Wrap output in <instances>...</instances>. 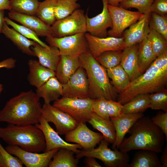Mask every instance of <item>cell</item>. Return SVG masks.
<instances>
[{"label":"cell","mask_w":167,"mask_h":167,"mask_svg":"<svg viewBox=\"0 0 167 167\" xmlns=\"http://www.w3.org/2000/svg\"><path fill=\"white\" fill-rule=\"evenodd\" d=\"M36 92L40 98H43L45 104H50L62 96V84L55 76L53 77L37 88Z\"/></svg>","instance_id":"d4e9b609"},{"label":"cell","mask_w":167,"mask_h":167,"mask_svg":"<svg viewBox=\"0 0 167 167\" xmlns=\"http://www.w3.org/2000/svg\"><path fill=\"white\" fill-rule=\"evenodd\" d=\"M167 83V51L157 57L146 71L131 81L119 93L118 101L122 105L141 94H150L163 88Z\"/></svg>","instance_id":"6da1fadb"},{"label":"cell","mask_w":167,"mask_h":167,"mask_svg":"<svg viewBox=\"0 0 167 167\" xmlns=\"http://www.w3.org/2000/svg\"><path fill=\"white\" fill-rule=\"evenodd\" d=\"M100 143L96 148L79 150L76 154V158L79 160L84 157H92L101 161L106 167H127L130 158L127 152L117 149H110L108 147L109 143L104 139Z\"/></svg>","instance_id":"8992f818"},{"label":"cell","mask_w":167,"mask_h":167,"mask_svg":"<svg viewBox=\"0 0 167 167\" xmlns=\"http://www.w3.org/2000/svg\"><path fill=\"white\" fill-rule=\"evenodd\" d=\"M150 13L144 14L138 21L125 31L122 37L126 47L138 44L147 37L150 30Z\"/></svg>","instance_id":"d6986e66"},{"label":"cell","mask_w":167,"mask_h":167,"mask_svg":"<svg viewBox=\"0 0 167 167\" xmlns=\"http://www.w3.org/2000/svg\"><path fill=\"white\" fill-rule=\"evenodd\" d=\"M40 2L39 0H10V11L35 15Z\"/></svg>","instance_id":"836d02e7"},{"label":"cell","mask_w":167,"mask_h":167,"mask_svg":"<svg viewBox=\"0 0 167 167\" xmlns=\"http://www.w3.org/2000/svg\"><path fill=\"white\" fill-rule=\"evenodd\" d=\"M144 115L143 113H122L118 117L110 118L114 125L116 134L115 140L112 145L113 149H118L125 135L135 123Z\"/></svg>","instance_id":"ffe728a7"},{"label":"cell","mask_w":167,"mask_h":167,"mask_svg":"<svg viewBox=\"0 0 167 167\" xmlns=\"http://www.w3.org/2000/svg\"><path fill=\"white\" fill-rule=\"evenodd\" d=\"M149 108L153 110H161L167 112V90L163 88L149 94Z\"/></svg>","instance_id":"f35d334b"},{"label":"cell","mask_w":167,"mask_h":167,"mask_svg":"<svg viewBox=\"0 0 167 167\" xmlns=\"http://www.w3.org/2000/svg\"><path fill=\"white\" fill-rule=\"evenodd\" d=\"M93 99L90 98L62 97L53 103V105L65 112L79 123H86L93 112L92 105Z\"/></svg>","instance_id":"52a82bcc"},{"label":"cell","mask_w":167,"mask_h":167,"mask_svg":"<svg viewBox=\"0 0 167 167\" xmlns=\"http://www.w3.org/2000/svg\"><path fill=\"white\" fill-rule=\"evenodd\" d=\"M10 10V0H0V10Z\"/></svg>","instance_id":"f907efd6"},{"label":"cell","mask_w":167,"mask_h":167,"mask_svg":"<svg viewBox=\"0 0 167 167\" xmlns=\"http://www.w3.org/2000/svg\"><path fill=\"white\" fill-rule=\"evenodd\" d=\"M79 0H57L55 8L56 20L63 19L79 8Z\"/></svg>","instance_id":"e575fe53"},{"label":"cell","mask_w":167,"mask_h":167,"mask_svg":"<svg viewBox=\"0 0 167 167\" xmlns=\"http://www.w3.org/2000/svg\"><path fill=\"white\" fill-rule=\"evenodd\" d=\"M54 37L60 38L87 32L86 14L79 8L69 15L56 20L51 26Z\"/></svg>","instance_id":"ba28073f"},{"label":"cell","mask_w":167,"mask_h":167,"mask_svg":"<svg viewBox=\"0 0 167 167\" xmlns=\"http://www.w3.org/2000/svg\"><path fill=\"white\" fill-rule=\"evenodd\" d=\"M84 163L86 167H101V165L96 161V158L90 156L86 157Z\"/></svg>","instance_id":"c3c4849f"},{"label":"cell","mask_w":167,"mask_h":167,"mask_svg":"<svg viewBox=\"0 0 167 167\" xmlns=\"http://www.w3.org/2000/svg\"><path fill=\"white\" fill-rule=\"evenodd\" d=\"M57 0H44L40 2L35 15L51 26L56 20L55 8Z\"/></svg>","instance_id":"d6a6232c"},{"label":"cell","mask_w":167,"mask_h":167,"mask_svg":"<svg viewBox=\"0 0 167 167\" xmlns=\"http://www.w3.org/2000/svg\"><path fill=\"white\" fill-rule=\"evenodd\" d=\"M106 70L108 76L111 79L112 84L118 93H120L126 88L131 80L120 64Z\"/></svg>","instance_id":"1f68e13d"},{"label":"cell","mask_w":167,"mask_h":167,"mask_svg":"<svg viewBox=\"0 0 167 167\" xmlns=\"http://www.w3.org/2000/svg\"><path fill=\"white\" fill-rule=\"evenodd\" d=\"M138 44L126 47L122 52L120 64L128 74L131 81L142 74L138 59Z\"/></svg>","instance_id":"44dd1931"},{"label":"cell","mask_w":167,"mask_h":167,"mask_svg":"<svg viewBox=\"0 0 167 167\" xmlns=\"http://www.w3.org/2000/svg\"><path fill=\"white\" fill-rule=\"evenodd\" d=\"M4 10H0V33H2L4 21Z\"/></svg>","instance_id":"816d5d0a"},{"label":"cell","mask_w":167,"mask_h":167,"mask_svg":"<svg viewBox=\"0 0 167 167\" xmlns=\"http://www.w3.org/2000/svg\"><path fill=\"white\" fill-rule=\"evenodd\" d=\"M122 51H109V60L104 67L107 70L114 68L120 64L122 52Z\"/></svg>","instance_id":"bcb514c9"},{"label":"cell","mask_w":167,"mask_h":167,"mask_svg":"<svg viewBox=\"0 0 167 167\" xmlns=\"http://www.w3.org/2000/svg\"><path fill=\"white\" fill-rule=\"evenodd\" d=\"M156 58L147 37L138 44V62L142 74L146 71Z\"/></svg>","instance_id":"f1b7e54d"},{"label":"cell","mask_w":167,"mask_h":167,"mask_svg":"<svg viewBox=\"0 0 167 167\" xmlns=\"http://www.w3.org/2000/svg\"><path fill=\"white\" fill-rule=\"evenodd\" d=\"M149 27L160 34L167 41V18L155 13L151 12L150 15Z\"/></svg>","instance_id":"8d00e7d4"},{"label":"cell","mask_w":167,"mask_h":167,"mask_svg":"<svg viewBox=\"0 0 167 167\" xmlns=\"http://www.w3.org/2000/svg\"><path fill=\"white\" fill-rule=\"evenodd\" d=\"M153 123L160 128L164 133L167 141V112H160L152 118Z\"/></svg>","instance_id":"7bdbcfd3"},{"label":"cell","mask_w":167,"mask_h":167,"mask_svg":"<svg viewBox=\"0 0 167 167\" xmlns=\"http://www.w3.org/2000/svg\"><path fill=\"white\" fill-rule=\"evenodd\" d=\"M40 99L32 90L20 92L0 110V122L19 126L39 123L42 115Z\"/></svg>","instance_id":"7a4b0ae2"},{"label":"cell","mask_w":167,"mask_h":167,"mask_svg":"<svg viewBox=\"0 0 167 167\" xmlns=\"http://www.w3.org/2000/svg\"><path fill=\"white\" fill-rule=\"evenodd\" d=\"M9 18L35 32L38 36L54 37L51 26L46 24L36 15L23 14L10 11Z\"/></svg>","instance_id":"ac0fdd59"},{"label":"cell","mask_w":167,"mask_h":167,"mask_svg":"<svg viewBox=\"0 0 167 167\" xmlns=\"http://www.w3.org/2000/svg\"><path fill=\"white\" fill-rule=\"evenodd\" d=\"M108 100L103 98L93 99L92 108L93 112L100 117L107 120H110L107 111Z\"/></svg>","instance_id":"60d3db41"},{"label":"cell","mask_w":167,"mask_h":167,"mask_svg":"<svg viewBox=\"0 0 167 167\" xmlns=\"http://www.w3.org/2000/svg\"><path fill=\"white\" fill-rule=\"evenodd\" d=\"M2 33L23 53L35 57L30 47L34 45L36 42L25 37L13 28H10L5 22Z\"/></svg>","instance_id":"484cf974"},{"label":"cell","mask_w":167,"mask_h":167,"mask_svg":"<svg viewBox=\"0 0 167 167\" xmlns=\"http://www.w3.org/2000/svg\"><path fill=\"white\" fill-rule=\"evenodd\" d=\"M157 153L151 150H139L134 154L127 167H162Z\"/></svg>","instance_id":"83f0119b"},{"label":"cell","mask_w":167,"mask_h":167,"mask_svg":"<svg viewBox=\"0 0 167 167\" xmlns=\"http://www.w3.org/2000/svg\"><path fill=\"white\" fill-rule=\"evenodd\" d=\"M151 12L161 15H165L167 13V0H154L151 7Z\"/></svg>","instance_id":"f6af8a7d"},{"label":"cell","mask_w":167,"mask_h":167,"mask_svg":"<svg viewBox=\"0 0 167 167\" xmlns=\"http://www.w3.org/2000/svg\"><path fill=\"white\" fill-rule=\"evenodd\" d=\"M150 102L149 94H141L135 96L123 105L122 113H143L149 108Z\"/></svg>","instance_id":"4dcf8cb0"},{"label":"cell","mask_w":167,"mask_h":167,"mask_svg":"<svg viewBox=\"0 0 167 167\" xmlns=\"http://www.w3.org/2000/svg\"><path fill=\"white\" fill-rule=\"evenodd\" d=\"M154 0H124L120 3V7L127 9H137L140 13L145 14L151 13V6Z\"/></svg>","instance_id":"ab89813d"},{"label":"cell","mask_w":167,"mask_h":167,"mask_svg":"<svg viewBox=\"0 0 167 167\" xmlns=\"http://www.w3.org/2000/svg\"><path fill=\"white\" fill-rule=\"evenodd\" d=\"M103 139L101 134L91 130L82 122L65 135L66 141L78 144L85 150L95 148Z\"/></svg>","instance_id":"5bb4252c"},{"label":"cell","mask_w":167,"mask_h":167,"mask_svg":"<svg viewBox=\"0 0 167 167\" xmlns=\"http://www.w3.org/2000/svg\"><path fill=\"white\" fill-rule=\"evenodd\" d=\"M81 66L79 57L60 55V60L55 71V76L62 84H64Z\"/></svg>","instance_id":"603a6c76"},{"label":"cell","mask_w":167,"mask_h":167,"mask_svg":"<svg viewBox=\"0 0 167 167\" xmlns=\"http://www.w3.org/2000/svg\"><path fill=\"white\" fill-rule=\"evenodd\" d=\"M128 132L130 135L124 139L119 147L120 151L128 153L133 150H147L162 152L165 135L149 117L144 115L139 119Z\"/></svg>","instance_id":"3957f363"},{"label":"cell","mask_w":167,"mask_h":167,"mask_svg":"<svg viewBox=\"0 0 167 167\" xmlns=\"http://www.w3.org/2000/svg\"><path fill=\"white\" fill-rule=\"evenodd\" d=\"M35 125L44 134L46 144L45 152H48L56 148H64L70 150L76 154L79 151L78 149L83 148L78 144L70 143L64 140L42 115L39 123Z\"/></svg>","instance_id":"2e32d148"},{"label":"cell","mask_w":167,"mask_h":167,"mask_svg":"<svg viewBox=\"0 0 167 167\" xmlns=\"http://www.w3.org/2000/svg\"><path fill=\"white\" fill-rule=\"evenodd\" d=\"M16 60L12 58H9L0 62V69L5 68L7 69L14 68L15 66Z\"/></svg>","instance_id":"7dc6e473"},{"label":"cell","mask_w":167,"mask_h":167,"mask_svg":"<svg viewBox=\"0 0 167 167\" xmlns=\"http://www.w3.org/2000/svg\"><path fill=\"white\" fill-rule=\"evenodd\" d=\"M5 148L10 154L19 158L26 167H48L55 153L60 149L40 153L25 151L16 145H8Z\"/></svg>","instance_id":"7c38bea8"},{"label":"cell","mask_w":167,"mask_h":167,"mask_svg":"<svg viewBox=\"0 0 167 167\" xmlns=\"http://www.w3.org/2000/svg\"><path fill=\"white\" fill-rule=\"evenodd\" d=\"M75 153L69 149L60 148L55 153L50 162L49 167H77L79 159L75 158Z\"/></svg>","instance_id":"f546056e"},{"label":"cell","mask_w":167,"mask_h":167,"mask_svg":"<svg viewBox=\"0 0 167 167\" xmlns=\"http://www.w3.org/2000/svg\"><path fill=\"white\" fill-rule=\"evenodd\" d=\"M122 106L123 105L118 101L108 100L107 111L110 118H117L121 115Z\"/></svg>","instance_id":"ee69618b"},{"label":"cell","mask_w":167,"mask_h":167,"mask_svg":"<svg viewBox=\"0 0 167 167\" xmlns=\"http://www.w3.org/2000/svg\"><path fill=\"white\" fill-rule=\"evenodd\" d=\"M31 48L41 65L55 71L60 57L57 48L50 46L45 47L36 42Z\"/></svg>","instance_id":"7402d4cb"},{"label":"cell","mask_w":167,"mask_h":167,"mask_svg":"<svg viewBox=\"0 0 167 167\" xmlns=\"http://www.w3.org/2000/svg\"><path fill=\"white\" fill-rule=\"evenodd\" d=\"M4 21L8 25L11 26L25 37L32 39L43 47H48L49 46L39 38L38 36L35 32L29 28L16 24L7 17H5Z\"/></svg>","instance_id":"74e56055"},{"label":"cell","mask_w":167,"mask_h":167,"mask_svg":"<svg viewBox=\"0 0 167 167\" xmlns=\"http://www.w3.org/2000/svg\"><path fill=\"white\" fill-rule=\"evenodd\" d=\"M42 115L48 122L54 125L60 135H66L75 129L79 122L71 115L50 104H44L41 108Z\"/></svg>","instance_id":"8fae6325"},{"label":"cell","mask_w":167,"mask_h":167,"mask_svg":"<svg viewBox=\"0 0 167 167\" xmlns=\"http://www.w3.org/2000/svg\"><path fill=\"white\" fill-rule=\"evenodd\" d=\"M46 41L50 46L57 48L60 55L79 57L88 49L85 33L60 38L46 37Z\"/></svg>","instance_id":"9c48e42d"},{"label":"cell","mask_w":167,"mask_h":167,"mask_svg":"<svg viewBox=\"0 0 167 167\" xmlns=\"http://www.w3.org/2000/svg\"><path fill=\"white\" fill-rule=\"evenodd\" d=\"M0 167H6L5 161L0 152Z\"/></svg>","instance_id":"db71d44e"},{"label":"cell","mask_w":167,"mask_h":167,"mask_svg":"<svg viewBox=\"0 0 167 167\" xmlns=\"http://www.w3.org/2000/svg\"><path fill=\"white\" fill-rule=\"evenodd\" d=\"M29 72L27 76L30 85L38 88L50 78L55 76V72L41 65L36 60L30 59L28 62Z\"/></svg>","instance_id":"cb8c5ba5"},{"label":"cell","mask_w":167,"mask_h":167,"mask_svg":"<svg viewBox=\"0 0 167 167\" xmlns=\"http://www.w3.org/2000/svg\"><path fill=\"white\" fill-rule=\"evenodd\" d=\"M88 122L94 129L101 132L103 139L109 143L113 144L114 143L116 137V131L110 119H105L92 112Z\"/></svg>","instance_id":"4316f807"},{"label":"cell","mask_w":167,"mask_h":167,"mask_svg":"<svg viewBox=\"0 0 167 167\" xmlns=\"http://www.w3.org/2000/svg\"><path fill=\"white\" fill-rule=\"evenodd\" d=\"M108 8L111 19L112 26L107 32L109 36L120 37L124 30L136 23L144 14L139 11H129L120 6L108 4Z\"/></svg>","instance_id":"30bf717a"},{"label":"cell","mask_w":167,"mask_h":167,"mask_svg":"<svg viewBox=\"0 0 167 167\" xmlns=\"http://www.w3.org/2000/svg\"><path fill=\"white\" fill-rule=\"evenodd\" d=\"M108 4L115 6H118L120 2L123 0H106Z\"/></svg>","instance_id":"f5cc1de1"},{"label":"cell","mask_w":167,"mask_h":167,"mask_svg":"<svg viewBox=\"0 0 167 167\" xmlns=\"http://www.w3.org/2000/svg\"><path fill=\"white\" fill-rule=\"evenodd\" d=\"M62 85V97L80 98H90L87 75L82 66L79 68Z\"/></svg>","instance_id":"4fadbf2b"},{"label":"cell","mask_w":167,"mask_h":167,"mask_svg":"<svg viewBox=\"0 0 167 167\" xmlns=\"http://www.w3.org/2000/svg\"><path fill=\"white\" fill-rule=\"evenodd\" d=\"M3 89V86L2 84L0 83V94L2 92Z\"/></svg>","instance_id":"11a10c76"},{"label":"cell","mask_w":167,"mask_h":167,"mask_svg":"<svg viewBox=\"0 0 167 167\" xmlns=\"http://www.w3.org/2000/svg\"><path fill=\"white\" fill-rule=\"evenodd\" d=\"M147 37L156 58L167 51V41L160 34L150 29Z\"/></svg>","instance_id":"d590c367"},{"label":"cell","mask_w":167,"mask_h":167,"mask_svg":"<svg viewBox=\"0 0 167 167\" xmlns=\"http://www.w3.org/2000/svg\"><path fill=\"white\" fill-rule=\"evenodd\" d=\"M124 0H123V1H124Z\"/></svg>","instance_id":"9f6ffc18"},{"label":"cell","mask_w":167,"mask_h":167,"mask_svg":"<svg viewBox=\"0 0 167 167\" xmlns=\"http://www.w3.org/2000/svg\"><path fill=\"white\" fill-rule=\"evenodd\" d=\"M0 138L8 145L17 146L25 151L36 153L45 151L44 134L35 125L8 124L5 127H0Z\"/></svg>","instance_id":"5b68a950"},{"label":"cell","mask_w":167,"mask_h":167,"mask_svg":"<svg viewBox=\"0 0 167 167\" xmlns=\"http://www.w3.org/2000/svg\"><path fill=\"white\" fill-rule=\"evenodd\" d=\"M79 58L87 75L90 98L115 101L118 92L110 82L106 69L97 62L88 49Z\"/></svg>","instance_id":"277c9868"},{"label":"cell","mask_w":167,"mask_h":167,"mask_svg":"<svg viewBox=\"0 0 167 167\" xmlns=\"http://www.w3.org/2000/svg\"><path fill=\"white\" fill-rule=\"evenodd\" d=\"M0 152L5 162L6 167H22L23 164L19 158L10 154L0 142Z\"/></svg>","instance_id":"b9f144b4"},{"label":"cell","mask_w":167,"mask_h":167,"mask_svg":"<svg viewBox=\"0 0 167 167\" xmlns=\"http://www.w3.org/2000/svg\"><path fill=\"white\" fill-rule=\"evenodd\" d=\"M103 9L101 13L92 18L86 14L87 32L91 35L100 38H104L107 35V29L111 28V19L108 8L106 0H102Z\"/></svg>","instance_id":"e0dca14e"},{"label":"cell","mask_w":167,"mask_h":167,"mask_svg":"<svg viewBox=\"0 0 167 167\" xmlns=\"http://www.w3.org/2000/svg\"><path fill=\"white\" fill-rule=\"evenodd\" d=\"M85 36L88 50L95 58L105 52L122 50L126 48L122 36L100 38L93 36L88 33H85Z\"/></svg>","instance_id":"9a60e30c"},{"label":"cell","mask_w":167,"mask_h":167,"mask_svg":"<svg viewBox=\"0 0 167 167\" xmlns=\"http://www.w3.org/2000/svg\"><path fill=\"white\" fill-rule=\"evenodd\" d=\"M162 154L161 156L160 161L162 165V167H167V146L164 148Z\"/></svg>","instance_id":"681fc988"}]
</instances>
